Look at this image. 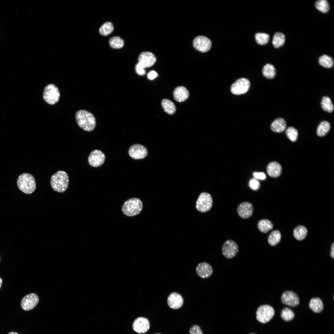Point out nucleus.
<instances>
[{
  "mask_svg": "<svg viewBox=\"0 0 334 334\" xmlns=\"http://www.w3.org/2000/svg\"><path fill=\"white\" fill-rule=\"evenodd\" d=\"M75 118L78 125L85 131H92L96 127L95 117L91 113L87 110H80L77 111Z\"/></svg>",
  "mask_w": 334,
  "mask_h": 334,
  "instance_id": "nucleus-1",
  "label": "nucleus"
},
{
  "mask_svg": "<svg viewBox=\"0 0 334 334\" xmlns=\"http://www.w3.org/2000/svg\"><path fill=\"white\" fill-rule=\"evenodd\" d=\"M50 183L52 188L59 193L65 192L67 188L69 183L68 174L65 172L59 171L51 177Z\"/></svg>",
  "mask_w": 334,
  "mask_h": 334,
  "instance_id": "nucleus-2",
  "label": "nucleus"
},
{
  "mask_svg": "<svg viewBox=\"0 0 334 334\" xmlns=\"http://www.w3.org/2000/svg\"><path fill=\"white\" fill-rule=\"evenodd\" d=\"M17 182L19 189L26 194L32 193L36 188L35 178L32 175L28 173H23L20 175Z\"/></svg>",
  "mask_w": 334,
  "mask_h": 334,
  "instance_id": "nucleus-3",
  "label": "nucleus"
},
{
  "mask_svg": "<svg viewBox=\"0 0 334 334\" xmlns=\"http://www.w3.org/2000/svg\"><path fill=\"white\" fill-rule=\"evenodd\" d=\"M143 208V203L138 198H130L126 201L122 207L123 214L128 216H133L139 214Z\"/></svg>",
  "mask_w": 334,
  "mask_h": 334,
  "instance_id": "nucleus-4",
  "label": "nucleus"
},
{
  "mask_svg": "<svg viewBox=\"0 0 334 334\" xmlns=\"http://www.w3.org/2000/svg\"><path fill=\"white\" fill-rule=\"evenodd\" d=\"M60 94L58 87L53 84L47 85L43 92L44 101L49 105H54L59 100Z\"/></svg>",
  "mask_w": 334,
  "mask_h": 334,
  "instance_id": "nucleus-5",
  "label": "nucleus"
},
{
  "mask_svg": "<svg viewBox=\"0 0 334 334\" xmlns=\"http://www.w3.org/2000/svg\"><path fill=\"white\" fill-rule=\"evenodd\" d=\"M275 313L274 309L272 306L268 305H262L257 310L256 319L260 322L266 323L271 320Z\"/></svg>",
  "mask_w": 334,
  "mask_h": 334,
  "instance_id": "nucleus-6",
  "label": "nucleus"
},
{
  "mask_svg": "<svg viewBox=\"0 0 334 334\" xmlns=\"http://www.w3.org/2000/svg\"><path fill=\"white\" fill-rule=\"evenodd\" d=\"M212 199L210 194L206 192L202 193L197 200L196 208L200 212H206L212 207Z\"/></svg>",
  "mask_w": 334,
  "mask_h": 334,
  "instance_id": "nucleus-7",
  "label": "nucleus"
},
{
  "mask_svg": "<svg viewBox=\"0 0 334 334\" xmlns=\"http://www.w3.org/2000/svg\"><path fill=\"white\" fill-rule=\"evenodd\" d=\"M250 86L249 80L246 78L237 79L231 85V91L235 95H240L246 93Z\"/></svg>",
  "mask_w": 334,
  "mask_h": 334,
  "instance_id": "nucleus-8",
  "label": "nucleus"
},
{
  "mask_svg": "<svg viewBox=\"0 0 334 334\" xmlns=\"http://www.w3.org/2000/svg\"><path fill=\"white\" fill-rule=\"evenodd\" d=\"M237 244L232 240H228L223 244L222 248V253L225 258L231 259L234 257L238 252Z\"/></svg>",
  "mask_w": 334,
  "mask_h": 334,
  "instance_id": "nucleus-9",
  "label": "nucleus"
},
{
  "mask_svg": "<svg viewBox=\"0 0 334 334\" xmlns=\"http://www.w3.org/2000/svg\"><path fill=\"white\" fill-rule=\"evenodd\" d=\"M210 40L206 36H199L196 37L193 41L194 47L199 52L204 53L209 51L212 46Z\"/></svg>",
  "mask_w": 334,
  "mask_h": 334,
  "instance_id": "nucleus-10",
  "label": "nucleus"
},
{
  "mask_svg": "<svg viewBox=\"0 0 334 334\" xmlns=\"http://www.w3.org/2000/svg\"><path fill=\"white\" fill-rule=\"evenodd\" d=\"M39 302V298L37 294L34 293L28 294L22 299L21 306L22 309L24 310H30L33 309Z\"/></svg>",
  "mask_w": 334,
  "mask_h": 334,
  "instance_id": "nucleus-11",
  "label": "nucleus"
},
{
  "mask_svg": "<svg viewBox=\"0 0 334 334\" xmlns=\"http://www.w3.org/2000/svg\"><path fill=\"white\" fill-rule=\"evenodd\" d=\"M128 154L134 159H141L146 157L148 154V150L143 145L135 144L130 147Z\"/></svg>",
  "mask_w": 334,
  "mask_h": 334,
  "instance_id": "nucleus-12",
  "label": "nucleus"
},
{
  "mask_svg": "<svg viewBox=\"0 0 334 334\" xmlns=\"http://www.w3.org/2000/svg\"><path fill=\"white\" fill-rule=\"evenodd\" d=\"M105 156L103 153L98 150H95L90 153L88 158L89 164L92 166L97 167L104 163Z\"/></svg>",
  "mask_w": 334,
  "mask_h": 334,
  "instance_id": "nucleus-13",
  "label": "nucleus"
},
{
  "mask_svg": "<svg viewBox=\"0 0 334 334\" xmlns=\"http://www.w3.org/2000/svg\"><path fill=\"white\" fill-rule=\"evenodd\" d=\"M150 327V322L146 318L139 317L134 321L133 324V329L139 334L144 333L147 332Z\"/></svg>",
  "mask_w": 334,
  "mask_h": 334,
  "instance_id": "nucleus-14",
  "label": "nucleus"
},
{
  "mask_svg": "<svg viewBox=\"0 0 334 334\" xmlns=\"http://www.w3.org/2000/svg\"><path fill=\"white\" fill-rule=\"evenodd\" d=\"M281 301L283 304L292 307L298 306L300 302L298 295L291 291L284 292L281 297Z\"/></svg>",
  "mask_w": 334,
  "mask_h": 334,
  "instance_id": "nucleus-15",
  "label": "nucleus"
},
{
  "mask_svg": "<svg viewBox=\"0 0 334 334\" xmlns=\"http://www.w3.org/2000/svg\"><path fill=\"white\" fill-rule=\"evenodd\" d=\"M138 61L144 68H147L152 66L156 61L154 55L149 52H143L139 55Z\"/></svg>",
  "mask_w": 334,
  "mask_h": 334,
  "instance_id": "nucleus-16",
  "label": "nucleus"
},
{
  "mask_svg": "<svg viewBox=\"0 0 334 334\" xmlns=\"http://www.w3.org/2000/svg\"><path fill=\"white\" fill-rule=\"evenodd\" d=\"M167 303L171 308L177 309L180 308L183 303V299L179 293L174 292L171 293L167 298Z\"/></svg>",
  "mask_w": 334,
  "mask_h": 334,
  "instance_id": "nucleus-17",
  "label": "nucleus"
},
{
  "mask_svg": "<svg viewBox=\"0 0 334 334\" xmlns=\"http://www.w3.org/2000/svg\"><path fill=\"white\" fill-rule=\"evenodd\" d=\"M253 207L252 204L247 202L240 204L237 209V211L239 216L244 219L250 217L253 213Z\"/></svg>",
  "mask_w": 334,
  "mask_h": 334,
  "instance_id": "nucleus-18",
  "label": "nucleus"
},
{
  "mask_svg": "<svg viewBox=\"0 0 334 334\" xmlns=\"http://www.w3.org/2000/svg\"><path fill=\"white\" fill-rule=\"evenodd\" d=\"M196 271L197 275L203 278H207L212 274L213 270L212 266L208 263L202 262L197 266Z\"/></svg>",
  "mask_w": 334,
  "mask_h": 334,
  "instance_id": "nucleus-19",
  "label": "nucleus"
},
{
  "mask_svg": "<svg viewBox=\"0 0 334 334\" xmlns=\"http://www.w3.org/2000/svg\"><path fill=\"white\" fill-rule=\"evenodd\" d=\"M173 95L176 101L182 102L185 101L188 98L189 92L185 87L180 86L175 88L173 92Z\"/></svg>",
  "mask_w": 334,
  "mask_h": 334,
  "instance_id": "nucleus-20",
  "label": "nucleus"
},
{
  "mask_svg": "<svg viewBox=\"0 0 334 334\" xmlns=\"http://www.w3.org/2000/svg\"><path fill=\"white\" fill-rule=\"evenodd\" d=\"M267 173L270 177L276 178L280 176L281 171L282 167L280 165L278 162L273 161L270 163L267 168Z\"/></svg>",
  "mask_w": 334,
  "mask_h": 334,
  "instance_id": "nucleus-21",
  "label": "nucleus"
},
{
  "mask_svg": "<svg viewBox=\"0 0 334 334\" xmlns=\"http://www.w3.org/2000/svg\"><path fill=\"white\" fill-rule=\"evenodd\" d=\"M286 127L285 120L283 118H276L272 123L271 128L274 132L280 133L284 131Z\"/></svg>",
  "mask_w": 334,
  "mask_h": 334,
  "instance_id": "nucleus-22",
  "label": "nucleus"
},
{
  "mask_svg": "<svg viewBox=\"0 0 334 334\" xmlns=\"http://www.w3.org/2000/svg\"><path fill=\"white\" fill-rule=\"evenodd\" d=\"M310 308L315 313L321 312L323 309V303L321 299L319 298H312L309 304Z\"/></svg>",
  "mask_w": 334,
  "mask_h": 334,
  "instance_id": "nucleus-23",
  "label": "nucleus"
},
{
  "mask_svg": "<svg viewBox=\"0 0 334 334\" xmlns=\"http://www.w3.org/2000/svg\"><path fill=\"white\" fill-rule=\"evenodd\" d=\"M263 75L267 78L272 79L274 77L276 74V70L275 67L269 63L265 64L262 69Z\"/></svg>",
  "mask_w": 334,
  "mask_h": 334,
  "instance_id": "nucleus-24",
  "label": "nucleus"
},
{
  "mask_svg": "<svg viewBox=\"0 0 334 334\" xmlns=\"http://www.w3.org/2000/svg\"><path fill=\"white\" fill-rule=\"evenodd\" d=\"M161 105L165 111L169 114H174L176 111V107L171 101L166 99L161 101Z\"/></svg>",
  "mask_w": 334,
  "mask_h": 334,
  "instance_id": "nucleus-25",
  "label": "nucleus"
},
{
  "mask_svg": "<svg viewBox=\"0 0 334 334\" xmlns=\"http://www.w3.org/2000/svg\"><path fill=\"white\" fill-rule=\"evenodd\" d=\"M258 227L261 232L267 233L272 229L273 225L269 220L268 219H263L258 222Z\"/></svg>",
  "mask_w": 334,
  "mask_h": 334,
  "instance_id": "nucleus-26",
  "label": "nucleus"
},
{
  "mask_svg": "<svg viewBox=\"0 0 334 334\" xmlns=\"http://www.w3.org/2000/svg\"><path fill=\"white\" fill-rule=\"evenodd\" d=\"M285 41V35L281 32H277L275 33L273 36L272 43L274 47L277 48L283 45Z\"/></svg>",
  "mask_w": 334,
  "mask_h": 334,
  "instance_id": "nucleus-27",
  "label": "nucleus"
},
{
  "mask_svg": "<svg viewBox=\"0 0 334 334\" xmlns=\"http://www.w3.org/2000/svg\"><path fill=\"white\" fill-rule=\"evenodd\" d=\"M307 230L306 228L302 225L298 226L295 229L293 234L294 238L297 240L304 239L306 236Z\"/></svg>",
  "mask_w": 334,
  "mask_h": 334,
  "instance_id": "nucleus-28",
  "label": "nucleus"
},
{
  "mask_svg": "<svg viewBox=\"0 0 334 334\" xmlns=\"http://www.w3.org/2000/svg\"><path fill=\"white\" fill-rule=\"evenodd\" d=\"M281 238L280 232L278 230L272 231L269 235L268 241V243L271 246L276 245L280 242Z\"/></svg>",
  "mask_w": 334,
  "mask_h": 334,
  "instance_id": "nucleus-29",
  "label": "nucleus"
},
{
  "mask_svg": "<svg viewBox=\"0 0 334 334\" xmlns=\"http://www.w3.org/2000/svg\"><path fill=\"white\" fill-rule=\"evenodd\" d=\"M330 127V124L328 122L324 121L321 122L317 127V135L320 137L324 136L329 131Z\"/></svg>",
  "mask_w": 334,
  "mask_h": 334,
  "instance_id": "nucleus-30",
  "label": "nucleus"
},
{
  "mask_svg": "<svg viewBox=\"0 0 334 334\" xmlns=\"http://www.w3.org/2000/svg\"><path fill=\"white\" fill-rule=\"evenodd\" d=\"M269 35L266 33L258 32L255 35V38L256 42L260 45L267 44L269 40Z\"/></svg>",
  "mask_w": 334,
  "mask_h": 334,
  "instance_id": "nucleus-31",
  "label": "nucleus"
},
{
  "mask_svg": "<svg viewBox=\"0 0 334 334\" xmlns=\"http://www.w3.org/2000/svg\"><path fill=\"white\" fill-rule=\"evenodd\" d=\"M319 62L321 66L326 68H331L333 65L332 58L327 55L324 54L320 56L319 59Z\"/></svg>",
  "mask_w": 334,
  "mask_h": 334,
  "instance_id": "nucleus-32",
  "label": "nucleus"
},
{
  "mask_svg": "<svg viewBox=\"0 0 334 334\" xmlns=\"http://www.w3.org/2000/svg\"><path fill=\"white\" fill-rule=\"evenodd\" d=\"M321 105L323 109L328 113L332 112L334 110V106L330 98L328 96L323 97Z\"/></svg>",
  "mask_w": 334,
  "mask_h": 334,
  "instance_id": "nucleus-33",
  "label": "nucleus"
},
{
  "mask_svg": "<svg viewBox=\"0 0 334 334\" xmlns=\"http://www.w3.org/2000/svg\"><path fill=\"white\" fill-rule=\"evenodd\" d=\"M113 29L114 27L112 23L107 22L101 27L99 29V32L102 35L106 36L110 34Z\"/></svg>",
  "mask_w": 334,
  "mask_h": 334,
  "instance_id": "nucleus-34",
  "label": "nucleus"
},
{
  "mask_svg": "<svg viewBox=\"0 0 334 334\" xmlns=\"http://www.w3.org/2000/svg\"><path fill=\"white\" fill-rule=\"evenodd\" d=\"M110 46L112 48L118 49L122 48L124 44L122 39L119 36H115L111 38L109 40Z\"/></svg>",
  "mask_w": 334,
  "mask_h": 334,
  "instance_id": "nucleus-35",
  "label": "nucleus"
},
{
  "mask_svg": "<svg viewBox=\"0 0 334 334\" xmlns=\"http://www.w3.org/2000/svg\"><path fill=\"white\" fill-rule=\"evenodd\" d=\"M315 6L318 10L323 13L327 12L329 9V3L326 0L317 1L315 3Z\"/></svg>",
  "mask_w": 334,
  "mask_h": 334,
  "instance_id": "nucleus-36",
  "label": "nucleus"
},
{
  "mask_svg": "<svg viewBox=\"0 0 334 334\" xmlns=\"http://www.w3.org/2000/svg\"><path fill=\"white\" fill-rule=\"evenodd\" d=\"M281 316L282 319L286 321H289L292 320L295 316L293 311L290 309L285 307L282 310Z\"/></svg>",
  "mask_w": 334,
  "mask_h": 334,
  "instance_id": "nucleus-37",
  "label": "nucleus"
},
{
  "mask_svg": "<svg viewBox=\"0 0 334 334\" xmlns=\"http://www.w3.org/2000/svg\"><path fill=\"white\" fill-rule=\"evenodd\" d=\"M285 133L287 137L292 141L295 142L297 140L298 131L294 127H289L286 129Z\"/></svg>",
  "mask_w": 334,
  "mask_h": 334,
  "instance_id": "nucleus-38",
  "label": "nucleus"
},
{
  "mask_svg": "<svg viewBox=\"0 0 334 334\" xmlns=\"http://www.w3.org/2000/svg\"><path fill=\"white\" fill-rule=\"evenodd\" d=\"M249 186L251 189L256 191L259 188L260 183L258 180L254 178H252L249 181Z\"/></svg>",
  "mask_w": 334,
  "mask_h": 334,
  "instance_id": "nucleus-39",
  "label": "nucleus"
},
{
  "mask_svg": "<svg viewBox=\"0 0 334 334\" xmlns=\"http://www.w3.org/2000/svg\"><path fill=\"white\" fill-rule=\"evenodd\" d=\"M189 332L190 334H203L200 327L195 324L191 327Z\"/></svg>",
  "mask_w": 334,
  "mask_h": 334,
  "instance_id": "nucleus-40",
  "label": "nucleus"
},
{
  "mask_svg": "<svg viewBox=\"0 0 334 334\" xmlns=\"http://www.w3.org/2000/svg\"><path fill=\"white\" fill-rule=\"evenodd\" d=\"M253 175L254 178L257 180H264L266 178L265 174L262 172H255Z\"/></svg>",
  "mask_w": 334,
  "mask_h": 334,
  "instance_id": "nucleus-41",
  "label": "nucleus"
},
{
  "mask_svg": "<svg viewBox=\"0 0 334 334\" xmlns=\"http://www.w3.org/2000/svg\"><path fill=\"white\" fill-rule=\"evenodd\" d=\"M144 68L139 62L136 65V72L140 75H143L145 74V71Z\"/></svg>",
  "mask_w": 334,
  "mask_h": 334,
  "instance_id": "nucleus-42",
  "label": "nucleus"
},
{
  "mask_svg": "<svg viewBox=\"0 0 334 334\" xmlns=\"http://www.w3.org/2000/svg\"><path fill=\"white\" fill-rule=\"evenodd\" d=\"M157 76V73L155 71H152L148 73V78L152 80L156 78Z\"/></svg>",
  "mask_w": 334,
  "mask_h": 334,
  "instance_id": "nucleus-43",
  "label": "nucleus"
},
{
  "mask_svg": "<svg viewBox=\"0 0 334 334\" xmlns=\"http://www.w3.org/2000/svg\"><path fill=\"white\" fill-rule=\"evenodd\" d=\"M331 249L330 256L333 259L334 258V243H332L331 246Z\"/></svg>",
  "mask_w": 334,
  "mask_h": 334,
  "instance_id": "nucleus-44",
  "label": "nucleus"
},
{
  "mask_svg": "<svg viewBox=\"0 0 334 334\" xmlns=\"http://www.w3.org/2000/svg\"><path fill=\"white\" fill-rule=\"evenodd\" d=\"M2 278L0 277V289L2 285Z\"/></svg>",
  "mask_w": 334,
  "mask_h": 334,
  "instance_id": "nucleus-45",
  "label": "nucleus"
},
{
  "mask_svg": "<svg viewBox=\"0 0 334 334\" xmlns=\"http://www.w3.org/2000/svg\"><path fill=\"white\" fill-rule=\"evenodd\" d=\"M8 334H19L17 332H9Z\"/></svg>",
  "mask_w": 334,
  "mask_h": 334,
  "instance_id": "nucleus-46",
  "label": "nucleus"
},
{
  "mask_svg": "<svg viewBox=\"0 0 334 334\" xmlns=\"http://www.w3.org/2000/svg\"><path fill=\"white\" fill-rule=\"evenodd\" d=\"M161 334L157 333H155V334Z\"/></svg>",
  "mask_w": 334,
  "mask_h": 334,
  "instance_id": "nucleus-47",
  "label": "nucleus"
},
{
  "mask_svg": "<svg viewBox=\"0 0 334 334\" xmlns=\"http://www.w3.org/2000/svg\"><path fill=\"white\" fill-rule=\"evenodd\" d=\"M254 334V333H251V334Z\"/></svg>",
  "mask_w": 334,
  "mask_h": 334,
  "instance_id": "nucleus-48",
  "label": "nucleus"
},
{
  "mask_svg": "<svg viewBox=\"0 0 334 334\" xmlns=\"http://www.w3.org/2000/svg\"></svg>",
  "mask_w": 334,
  "mask_h": 334,
  "instance_id": "nucleus-49",
  "label": "nucleus"
}]
</instances>
